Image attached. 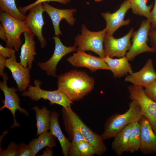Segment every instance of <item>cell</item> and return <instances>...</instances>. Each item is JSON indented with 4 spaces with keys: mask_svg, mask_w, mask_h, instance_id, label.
Listing matches in <instances>:
<instances>
[{
    "mask_svg": "<svg viewBox=\"0 0 156 156\" xmlns=\"http://www.w3.org/2000/svg\"><path fill=\"white\" fill-rule=\"evenodd\" d=\"M58 89L71 101H79L93 89L95 80L85 71L74 70L57 77Z\"/></svg>",
    "mask_w": 156,
    "mask_h": 156,
    "instance_id": "6da1fadb",
    "label": "cell"
},
{
    "mask_svg": "<svg viewBox=\"0 0 156 156\" xmlns=\"http://www.w3.org/2000/svg\"><path fill=\"white\" fill-rule=\"evenodd\" d=\"M129 105L128 109L125 113L115 114L106 120L101 134L104 140L114 138L128 125L139 121L143 116L139 105L135 101H132Z\"/></svg>",
    "mask_w": 156,
    "mask_h": 156,
    "instance_id": "7a4b0ae2",
    "label": "cell"
},
{
    "mask_svg": "<svg viewBox=\"0 0 156 156\" xmlns=\"http://www.w3.org/2000/svg\"><path fill=\"white\" fill-rule=\"evenodd\" d=\"M106 28L99 31H92L83 25L81 33L75 38L74 45L77 51H91L103 58L105 56L103 43L107 32Z\"/></svg>",
    "mask_w": 156,
    "mask_h": 156,
    "instance_id": "3957f363",
    "label": "cell"
},
{
    "mask_svg": "<svg viewBox=\"0 0 156 156\" xmlns=\"http://www.w3.org/2000/svg\"><path fill=\"white\" fill-rule=\"evenodd\" d=\"M0 21L4 27L7 35L6 47L14 48L18 51L22 45L21 35L25 32H31L25 21L19 20L6 12L1 11Z\"/></svg>",
    "mask_w": 156,
    "mask_h": 156,
    "instance_id": "277c9868",
    "label": "cell"
},
{
    "mask_svg": "<svg viewBox=\"0 0 156 156\" xmlns=\"http://www.w3.org/2000/svg\"><path fill=\"white\" fill-rule=\"evenodd\" d=\"M41 81L39 79L34 80L33 83L35 86L30 84L27 90L22 92L21 95L29 97L31 100L38 101L41 99L49 101V104L53 105L57 104L62 106L66 109L71 107L72 101L62 92L58 89L54 91L46 90L42 89Z\"/></svg>",
    "mask_w": 156,
    "mask_h": 156,
    "instance_id": "5b68a950",
    "label": "cell"
},
{
    "mask_svg": "<svg viewBox=\"0 0 156 156\" xmlns=\"http://www.w3.org/2000/svg\"><path fill=\"white\" fill-rule=\"evenodd\" d=\"M128 90L130 98L139 105L142 115L148 120L156 134V102L146 95L142 86L133 85L128 86Z\"/></svg>",
    "mask_w": 156,
    "mask_h": 156,
    "instance_id": "8992f818",
    "label": "cell"
},
{
    "mask_svg": "<svg viewBox=\"0 0 156 156\" xmlns=\"http://www.w3.org/2000/svg\"><path fill=\"white\" fill-rule=\"evenodd\" d=\"M151 28L150 21L147 19L142 21L139 28L133 32L131 36L132 43L126 55L129 61H132L138 55L142 53L156 52L153 48L149 47L147 44Z\"/></svg>",
    "mask_w": 156,
    "mask_h": 156,
    "instance_id": "52a82bcc",
    "label": "cell"
},
{
    "mask_svg": "<svg viewBox=\"0 0 156 156\" xmlns=\"http://www.w3.org/2000/svg\"><path fill=\"white\" fill-rule=\"evenodd\" d=\"M2 77L3 81H0V88L3 93L5 99L3 101V105L1 107L0 110H2L6 108L11 112L14 118V122L11 126V128L13 129L20 126L15 118V113L17 110L27 116L29 115L25 109L20 106V99L18 94L16 93L18 89L14 87L9 88L8 87L7 81L8 78L6 73H4Z\"/></svg>",
    "mask_w": 156,
    "mask_h": 156,
    "instance_id": "ba28073f",
    "label": "cell"
},
{
    "mask_svg": "<svg viewBox=\"0 0 156 156\" xmlns=\"http://www.w3.org/2000/svg\"><path fill=\"white\" fill-rule=\"evenodd\" d=\"M66 109L84 139L94 148L96 155L100 156L104 154L107 148L104 142V140L102 135L98 134L90 129L73 111L71 107Z\"/></svg>",
    "mask_w": 156,
    "mask_h": 156,
    "instance_id": "9c48e42d",
    "label": "cell"
},
{
    "mask_svg": "<svg viewBox=\"0 0 156 156\" xmlns=\"http://www.w3.org/2000/svg\"><path fill=\"white\" fill-rule=\"evenodd\" d=\"M131 28L128 33L123 37L118 39L113 35L106 34L104 40V50L105 57L113 58L114 57H122L125 56L127 51L131 45L130 38L133 32Z\"/></svg>",
    "mask_w": 156,
    "mask_h": 156,
    "instance_id": "30bf717a",
    "label": "cell"
},
{
    "mask_svg": "<svg viewBox=\"0 0 156 156\" xmlns=\"http://www.w3.org/2000/svg\"><path fill=\"white\" fill-rule=\"evenodd\" d=\"M53 39L55 43L54 53L50 58L46 62H38L37 65L40 69L45 71L47 75L57 77L56 74V67L61 59L67 54L77 50V47L73 46L66 47L61 42L59 36L53 37Z\"/></svg>",
    "mask_w": 156,
    "mask_h": 156,
    "instance_id": "8fae6325",
    "label": "cell"
},
{
    "mask_svg": "<svg viewBox=\"0 0 156 156\" xmlns=\"http://www.w3.org/2000/svg\"><path fill=\"white\" fill-rule=\"evenodd\" d=\"M67 60L75 67H86L94 73L100 69L109 70L103 58L87 54L83 51H77L68 57Z\"/></svg>",
    "mask_w": 156,
    "mask_h": 156,
    "instance_id": "7c38bea8",
    "label": "cell"
},
{
    "mask_svg": "<svg viewBox=\"0 0 156 156\" xmlns=\"http://www.w3.org/2000/svg\"><path fill=\"white\" fill-rule=\"evenodd\" d=\"M29 10V13L26 16L25 21L31 32L38 39L41 47L44 49L47 42L42 33L44 24L42 14L44 10L43 4L42 3L38 4Z\"/></svg>",
    "mask_w": 156,
    "mask_h": 156,
    "instance_id": "4fadbf2b",
    "label": "cell"
},
{
    "mask_svg": "<svg viewBox=\"0 0 156 156\" xmlns=\"http://www.w3.org/2000/svg\"><path fill=\"white\" fill-rule=\"evenodd\" d=\"M5 67L10 71L18 90L22 92L25 91L30 81V69L28 67L25 68L17 62L15 55L6 58Z\"/></svg>",
    "mask_w": 156,
    "mask_h": 156,
    "instance_id": "5bb4252c",
    "label": "cell"
},
{
    "mask_svg": "<svg viewBox=\"0 0 156 156\" xmlns=\"http://www.w3.org/2000/svg\"><path fill=\"white\" fill-rule=\"evenodd\" d=\"M131 8L129 0H125L121 4L120 8L115 12H109L102 13L101 15L105 19L106 23V34L113 35L119 28L122 26L128 25L130 23L129 19L124 20L125 14L128 10Z\"/></svg>",
    "mask_w": 156,
    "mask_h": 156,
    "instance_id": "9a60e30c",
    "label": "cell"
},
{
    "mask_svg": "<svg viewBox=\"0 0 156 156\" xmlns=\"http://www.w3.org/2000/svg\"><path fill=\"white\" fill-rule=\"evenodd\" d=\"M139 122L140 128V151L144 155L156 153V134L150 123L143 116Z\"/></svg>",
    "mask_w": 156,
    "mask_h": 156,
    "instance_id": "2e32d148",
    "label": "cell"
},
{
    "mask_svg": "<svg viewBox=\"0 0 156 156\" xmlns=\"http://www.w3.org/2000/svg\"><path fill=\"white\" fill-rule=\"evenodd\" d=\"M42 4L44 12L49 15L52 21L55 36L62 35L59 27L60 22L62 19H65L70 25L75 24L76 20L73 17V15L77 11L76 10L59 9L51 6L46 2L43 3Z\"/></svg>",
    "mask_w": 156,
    "mask_h": 156,
    "instance_id": "e0dca14e",
    "label": "cell"
},
{
    "mask_svg": "<svg viewBox=\"0 0 156 156\" xmlns=\"http://www.w3.org/2000/svg\"><path fill=\"white\" fill-rule=\"evenodd\" d=\"M155 79L156 72L153 67V61L149 58L140 70L126 76L125 80L133 85L145 88Z\"/></svg>",
    "mask_w": 156,
    "mask_h": 156,
    "instance_id": "ac0fdd59",
    "label": "cell"
},
{
    "mask_svg": "<svg viewBox=\"0 0 156 156\" xmlns=\"http://www.w3.org/2000/svg\"><path fill=\"white\" fill-rule=\"evenodd\" d=\"M62 114L66 132L68 136V139L71 141L68 156H79L77 145L80 140L84 139L72 120L67 110L63 107Z\"/></svg>",
    "mask_w": 156,
    "mask_h": 156,
    "instance_id": "d6986e66",
    "label": "cell"
},
{
    "mask_svg": "<svg viewBox=\"0 0 156 156\" xmlns=\"http://www.w3.org/2000/svg\"><path fill=\"white\" fill-rule=\"evenodd\" d=\"M23 34L25 42L21 47L19 63L25 68L28 67L30 70L34 60V56L36 55L34 35L29 32H25Z\"/></svg>",
    "mask_w": 156,
    "mask_h": 156,
    "instance_id": "ffe728a7",
    "label": "cell"
},
{
    "mask_svg": "<svg viewBox=\"0 0 156 156\" xmlns=\"http://www.w3.org/2000/svg\"><path fill=\"white\" fill-rule=\"evenodd\" d=\"M103 59L115 78H120L133 73L128 59L126 56L119 59H113L106 56Z\"/></svg>",
    "mask_w": 156,
    "mask_h": 156,
    "instance_id": "44dd1931",
    "label": "cell"
},
{
    "mask_svg": "<svg viewBox=\"0 0 156 156\" xmlns=\"http://www.w3.org/2000/svg\"><path fill=\"white\" fill-rule=\"evenodd\" d=\"M59 114L55 111L51 113L49 129L52 134L59 140L62 149V153L64 156H68V152L71 142L63 133L58 121Z\"/></svg>",
    "mask_w": 156,
    "mask_h": 156,
    "instance_id": "7402d4cb",
    "label": "cell"
},
{
    "mask_svg": "<svg viewBox=\"0 0 156 156\" xmlns=\"http://www.w3.org/2000/svg\"><path fill=\"white\" fill-rule=\"evenodd\" d=\"M132 123L126 126L114 137L111 146L112 150L118 156L122 155L127 151Z\"/></svg>",
    "mask_w": 156,
    "mask_h": 156,
    "instance_id": "603a6c76",
    "label": "cell"
},
{
    "mask_svg": "<svg viewBox=\"0 0 156 156\" xmlns=\"http://www.w3.org/2000/svg\"><path fill=\"white\" fill-rule=\"evenodd\" d=\"M56 138L48 131L42 132L37 138L31 141L28 146L31 151L32 156H34L42 148L46 147H53L56 145Z\"/></svg>",
    "mask_w": 156,
    "mask_h": 156,
    "instance_id": "cb8c5ba5",
    "label": "cell"
},
{
    "mask_svg": "<svg viewBox=\"0 0 156 156\" xmlns=\"http://www.w3.org/2000/svg\"><path fill=\"white\" fill-rule=\"evenodd\" d=\"M33 110L36 112L37 131V136L49 129L51 112L46 106L40 109L35 106Z\"/></svg>",
    "mask_w": 156,
    "mask_h": 156,
    "instance_id": "d4e9b609",
    "label": "cell"
},
{
    "mask_svg": "<svg viewBox=\"0 0 156 156\" xmlns=\"http://www.w3.org/2000/svg\"><path fill=\"white\" fill-rule=\"evenodd\" d=\"M140 145V124L139 122H135L132 124L126 152L133 153L139 150Z\"/></svg>",
    "mask_w": 156,
    "mask_h": 156,
    "instance_id": "484cf974",
    "label": "cell"
},
{
    "mask_svg": "<svg viewBox=\"0 0 156 156\" xmlns=\"http://www.w3.org/2000/svg\"><path fill=\"white\" fill-rule=\"evenodd\" d=\"M132 12L135 14L144 16L147 19L149 18L151 10L153 6L151 4L146 5L148 0H129Z\"/></svg>",
    "mask_w": 156,
    "mask_h": 156,
    "instance_id": "4316f807",
    "label": "cell"
},
{
    "mask_svg": "<svg viewBox=\"0 0 156 156\" xmlns=\"http://www.w3.org/2000/svg\"><path fill=\"white\" fill-rule=\"evenodd\" d=\"M0 7L2 11L19 20H25L26 16L19 11L15 0H0Z\"/></svg>",
    "mask_w": 156,
    "mask_h": 156,
    "instance_id": "83f0119b",
    "label": "cell"
},
{
    "mask_svg": "<svg viewBox=\"0 0 156 156\" xmlns=\"http://www.w3.org/2000/svg\"><path fill=\"white\" fill-rule=\"evenodd\" d=\"M77 147L79 156H92L96 155L94 148L85 139L80 140Z\"/></svg>",
    "mask_w": 156,
    "mask_h": 156,
    "instance_id": "f1b7e54d",
    "label": "cell"
},
{
    "mask_svg": "<svg viewBox=\"0 0 156 156\" xmlns=\"http://www.w3.org/2000/svg\"><path fill=\"white\" fill-rule=\"evenodd\" d=\"M71 0H37L34 2L23 7H19L18 9L22 14L24 15L26 12L34 6L40 3L49 1H54L64 4H66L70 1Z\"/></svg>",
    "mask_w": 156,
    "mask_h": 156,
    "instance_id": "f546056e",
    "label": "cell"
},
{
    "mask_svg": "<svg viewBox=\"0 0 156 156\" xmlns=\"http://www.w3.org/2000/svg\"><path fill=\"white\" fill-rule=\"evenodd\" d=\"M19 145L14 142H11L6 150L3 151L0 149V156H16L18 151Z\"/></svg>",
    "mask_w": 156,
    "mask_h": 156,
    "instance_id": "4dcf8cb0",
    "label": "cell"
},
{
    "mask_svg": "<svg viewBox=\"0 0 156 156\" xmlns=\"http://www.w3.org/2000/svg\"><path fill=\"white\" fill-rule=\"evenodd\" d=\"M144 91L149 98L156 102V79L145 87Z\"/></svg>",
    "mask_w": 156,
    "mask_h": 156,
    "instance_id": "1f68e13d",
    "label": "cell"
},
{
    "mask_svg": "<svg viewBox=\"0 0 156 156\" xmlns=\"http://www.w3.org/2000/svg\"><path fill=\"white\" fill-rule=\"evenodd\" d=\"M16 156H32L31 151L28 145L21 143L19 145Z\"/></svg>",
    "mask_w": 156,
    "mask_h": 156,
    "instance_id": "d6a6232c",
    "label": "cell"
},
{
    "mask_svg": "<svg viewBox=\"0 0 156 156\" xmlns=\"http://www.w3.org/2000/svg\"><path fill=\"white\" fill-rule=\"evenodd\" d=\"M15 50L13 48L6 47H4L0 44V55H1L6 58L11 57L15 55Z\"/></svg>",
    "mask_w": 156,
    "mask_h": 156,
    "instance_id": "836d02e7",
    "label": "cell"
},
{
    "mask_svg": "<svg viewBox=\"0 0 156 156\" xmlns=\"http://www.w3.org/2000/svg\"><path fill=\"white\" fill-rule=\"evenodd\" d=\"M147 19L150 21L151 28L156 29V0H155L154 5L151 12L149 18Z\"/></svg>",
    "mask_w": 156,
    "mask_h": 156,
    "instance_id": "e575fe53",
    "label": "cell"
},
{
    "mask_svg": "<svg viewBox=\"0 0 156 156\" xmlns=\"http://www.w3.org/2000/svg\"><path fill=\"white\" fill-rule=\"evenodd\" d=\"M148 36L150 38V40L152 46L156 51V29L152 28L150 29L148 33Z\"/></svg>",
    "mask_w": 156,
    "mask_h": 156,
    "instance_id": "d590c367",
    "label": "cell"
},
{
    "mask_svg": "<svg viewBox=\"0 0 156 156\" xmlns=\"http://www.w3.org/2000/svg\"><path fill=\"white\" fill-rule=\"evenodd\" d=\"M6 58L0 55V75L2 76L4 73V70L5 67Z\"/></svg>",
    "mask_w": 156,
    "mask_h": 156,
    "instance_id": "8d00e7d4",
    "label": "cell"
},
{
    "mask_svg": "<svg viewBox=\"0 0 156 156\" xmlns=\"http://www.w3.org/2000/svg\"><path fill=\"white\" fill-rule=\"evenodd\" d=\"M0 38L3 41L6 42L7 37L5 28L1 24L0 25Z\"/></svg>",
    "mask_w": 156,
    "mask_h": 156,
    "instance_id": "74e56055",
    "label": "cell"
},
{
    "mask_svg": "<svg viewBox=\"0 0 156 156\" xmlns=\"http://www.w3.org/2000/svg\"><path fill=\"white\" fill-rule=\"evenodd\" d=\"M51 147H47L44 151L43 153L41 156H52L53 155V152Z\"/></svg>",
    "mask_w": 156,
    "mask_h": 156,
    "instance_id": "f35d334b",
    "label": "cell"
},
{
    "mask_svg": "<svg viewBox=\"0 0 156 156\" xmlns=\"http://www.w3.org/2000/svg\"><path fill=\"white\" fill-rule=\"evenodd\" d=\"M102 0H94V1L96 2H99L101 1Z\"/></svg>",
    "mask_w": 156,
    "mask_h": 156,
    "instance_id": "ab89813d",
    "label": "cell"
}]
</instances>
